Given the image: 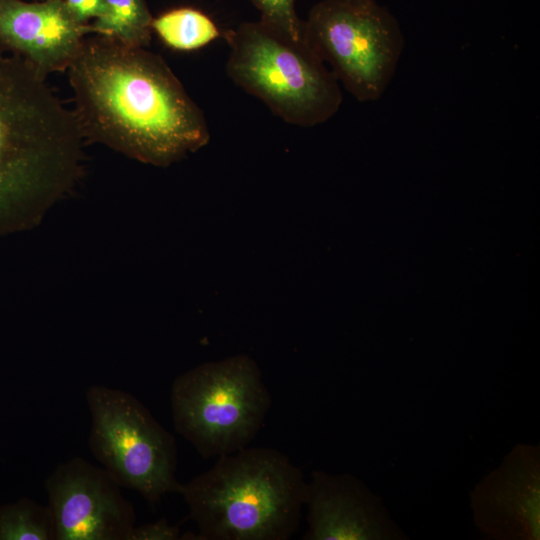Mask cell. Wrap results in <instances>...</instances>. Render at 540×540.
<instances>
[{
  "label": "cell",
  "instance_id": "6da1fadb",
  "mask_svg": "<svg viewBox=\"0 0 540 540\" xmlns=\"http://www.w3.org/2000/svg\"><path fill=\"white\" fill-rule=\"evenodd\" d=\"M67 70L84 138L156 166L210 140L202 110L167 63L144 47L86 36Z\"/></svg>",
  "mask_w": 540,
  "mask_h": 540
},
{
  "label": "cell",
  "instance_id": "7a4b0ae2",
  "mask_svg": "<svg viewBox=\"0 0 540 540\" xmlns=\"http://www.w3.org/2000/svg\"><path fill=\"white\" fill-rule=\"evenodd\" d=\"M21 58L0 51V210L37 218L75 185L83 141L68 110Z\"/></svg>",
  "mask_w": 540,
  "mask_h": 540
},
{
  "label": "cell",
  "instance_id": "3957f363",
  "mask_svg": "<svg viewBox=\"0 0 540 540\" xmlns=\"http://www.w3.org/2000/svg\"><path fill=\"white\" fill-rule=\"evenodd\" d=\"M306 484L282 452L245 447L219 456L177 493L200 540H288L299 528Z\"/></svg>",
  "mask_w": 540,
  "mask_h": 540
},
{
  "label": "cell",
  "instance_id": "277c9868",
  "mask_svg": "<svg viewBox=\"0 0 540 540\" xmlns=\"http://www.w3.org/2000/svg\"><path fill=\"white\" fill-rule=\"evenodd\" d=\"M223 36L229 78L283 121L313 127L338 112L340 84L303 39L294 40L260 20L241 23Z\"/></svg>",
  "mask_w": 540,
  "mask_h": 540
},
{
  "label": "cell",
  "instance_id": "5b68a950",
  "mask_svg": "<svg viewBox=\"0 0 540 540\" xmlns=\"http://www.w3.org/2000/svg\"><path fill=\"white\" fill-rule=\"evenodd\" d=\"M170 401L176 432L206 459L245 448L271 407L261 371L245 354L181 374L171 386Z\"/></svg>",
  "mask_w": 540,
  "mask_h": 540
},
{
  "label": "cell",
  "instance_id": "8992f818",
  "mask_svg": "<svg viewBox=\"0 0 540 540\" xmlns=\"http://www.w3.org/2000/svg\"><path fill=\"white\" fill-rule=\"evenodd\" d=\"M303 40L360 102L377 101L404 49L400 25L375 0H322L303 20Z\"/></svg>",
  "mask_w": 540,
  "mask_h": 540
},
{
  "label": "cell",
  "instance_id": "52a82bcc",
  "mask_svg": "<svg viewBox=\"0 0 540 540\" xmlns=\"http://www.w3.org/2000/svg\"><path fill=\"white\" fill-rule=\"evenodd\" d=\"M86 400L89 448L111 477L151 507L167 493H177L175 438L146 406L132 394L104 385H91Z\"/></svg>",
  "mask_w": 540,
  "mask_h": 540
},
{
  "label": "cell",
  "instance_id": "ba28073f",
  "mask_svg": "<svg viewBox=\"0 0 540 540\" xmlns=\"http://www.w3.org/2000/svg\"><path fill=\"white\" fill-rule=\"evenodd\" d=\"M44 486L55 540H130L133 504L103 467L76 456L58 464Z\"/></svg>",
  "mask_w": 540,
  "mask_h": 540
},
{
  "label": "cell",
  "instance_id": "9c48e42d",
  "mask_svg": "<svg viewBox=\"0 0 540 540\" xmlns=\"http://www.w3.org/2000/svg\"><path fill=\"white\" fill-rule=\"evenodd\" d=\"M470 504L486 538L540 540V446H514L474 487Z\"/></svg>",
  "mask_w": 540,
  "mask_h": 540
},
{
  "label": "cell",
  "instance_id": "30bf717a",
  "mask_svg": "<svg viewBox=\"0 0 540 540\" xmlns=\"http://www.w3.org/2000/svg\"><path fill=\"white\" fill-rule=\"evenodd\" d=\"M304 540H407L382 498L350 473L314 470L306 484Z\"/></svg>",
  "mask_w": 540,
  "mask_h": 540
},
{
  "label": "cell",
  "instance_id": "8fae6325",
  "mask_svg": "<svg viewBox=\"0 0 540 540\" xmlns=\"http://www.w3.org/2000/svg\"><path fill=\"white\" fill-rule=\"evenodd\" d=\"M89 34L63 0H0V51L44 77L67 70Z\"/></svg>",
  "mask_w": 540,
  "mask_h": 540
},
{
  "label": "cell",
  "instance_id": "7c38bea8",
  "mask_svg": "<svg viewBox=\"0 0 540 540\" xmlns=\"http://www.w3.org/2000/svg\"><path fill=\"white\" fill-rule=\"evenodd\" d=\"M152 20L146 0H105V13L89 23V31L145 48L151 41Z\"/></svg>",
  "mask_w": 540,
  "mask_h": 540
},
{
  "label": "cell",
  "instance_id": "4fadbf2b",
  "mask_svg": "<svg viewBox=\"0 0 540 540\" xmlns=\"http://www.w3.org/2000/svg\"><path fill=\"white\" fill-rule=\"evenodd\" d=\"M152 31L165 45L178 51L200 49L220 36L215 22L191 7L175 8L153 18Z\"/></svg>",
  "mask_w": 540,
  "mask_h": 540
},
{
  "label": "cell",
  "instance_id": "5bb4252c",
  "mask_svg": "<svg viewBox=\"0 0 540 540\" xmlns=\"http://www.w3.org/2000/svg\"><path fill=\"white\" fill-rule=\"evenodd\" d=\"M49 505L29 498L0 506V540H55Z\"/></svg>",
  "mask_w": 540,
  "mask_h": 540
},
{
  "label": "cell",
  "instance_id": "9a60e30c",
  "mask_svg": "<svg viewBox=\"0 0 540 540\" xmlns=\"http://www.w3.org/2000/svg\"><path fill=\"white\" fill-rule=\"evenodd\" d=\"M260 21L294 40L303 39V20L296 12V0H252Z\"/></svg>",
  "mask_w": 540,
  "mask_h": 540
},
{
  "label": "cell",
  "instance_id": "2e32d148",
  "mask_svg": "<svg viewBox=\"0 0 540 540\" xmlns=\"http://www.w3.org/2000/svg\"><path fill=\"white\" fill-rule=\"evenodd\" d=\"M180 539V529L172 526L165 518L155 522L135 526L130 540H176Z\"/></svg>",
  "mask_w": 540,
  "mask_h": 540
},
{
  "label": "cell",
  "instance_id": "e0dca14e",
  "mask_svg": "<svg viewBox=\"0 0 540 540\" xmlns=\"http://www.w3.org/2000/svg\"><path fill=\"white\" fill-rule=\"evenodd\" d=\"M72 15L81 23L89 24L105 13V0H63Z\"/></svg>",
  "mask_w": 540,
  "mask_h": 540
}]
</instances>
